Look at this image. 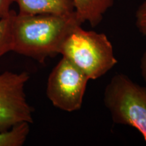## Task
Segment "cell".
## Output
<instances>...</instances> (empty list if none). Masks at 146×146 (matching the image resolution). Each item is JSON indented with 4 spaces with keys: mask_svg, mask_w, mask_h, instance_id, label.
<instances>
[{
    "mask_svg": "<svg viewBox=\"0 0 146 146\" xmlns=\"http://www.w3.org/2000/svg\"><path fill=\"white\" fill-rule=\"evenodd\" d=\"M14 12L12 10L10 16L0 20V58L12 52V16Z\"/></svg>",
    "mask_w": 146,
    "mask_h": 146,
    "instance_id": "9c48e42d",
    "label": "cell"
},
{
    "mask_svg": "<svg viewBox=\"0 0 146 146\" xmlns=\"http://www.w3.org/2000/svg\"><path fill=\"white\" fill-rule=\"evenodd\" d=\"M14 2L15 0H0V20L10 16L11 5Z\"/></svg>",
    "mask_w": 146,
    "mask_h": 146,
    "instance_id": "8fae6325",
    "label": "cell"
},
{
    "mask_svg": "<svg viewBox=\"0 0 146 146\" xmlns=\"http://www.w3.org/2000/svg\"><path fill=\"white\" fill-rule=\"evenodd\" d=\"M76 13L12 16V52L45 63L47 58L60 54L64 40L76 26L82 25Z\"/></svg>",
    "mask_w": 146,
    "mask_h": 146,
    "instance_id": "6da1fadb",
    "label": "cell"
},
{
    "mask_svg": "<svg viewBox=\"0 0 146 146\" xmlns=\"http://www.w3.org/2000/svg\"><path fill=\"white\" fill-rule=\"evenodd\" d=\"M30 124L21 123L8 131L0 133V146H22L30 132Z\"/></svg>",
    "mask_w": 146,
    "mask_h": 146,
    "instance_id": "ba28073f",
    "label": "cell"
},
{
    "mask_svg": "<svg viewBox=\"0 0 146 146\" xmlns=\"http://www.w3.org/2000/svg\"><path fill=\"white\" fill-rule=\"evenodd\" d=\"M135 25L139 31L146 36V0L144 1L136 11Z\"/></svg>",
    "mask_w": 146,
    "mask_h": 146,
    "instance_id": "30bf717a",
    "label": "cell"
},
{
    "mask_svg": "<svg viewBox=\"0 0 146 146\" xmlns=\"http://www.w3.org/2000/svg\"><path fill=\"white\" fill-rule=\"evenodd\" d=\"M139 67L142 78L146 83V51L142 54L141 59H140Z\"/></svg>",
    "mask_w": 146,
    "mask_h": 146,
    "instance_id": "7c38bea8",
    "label": "cell"
},
{
    "mask_svg": "<svg viewBox=\"0 0 146 146\" xmlns=\"http://www.w3.org/2000/svg\"><path fill=\"white\" fill-rule=\"evenodd\" d=\"M60 54L86 74L90 80L105 75L116 64L110 41L104 33L76 26L64 40Z\"/></svg>",
    "mask_w": 146,
    "mask_h": 146,
    "instance_id": "7a4b0ae2",
    "label": "cell"
},
{
    "mask_svg": "<svg viewBox=\"0 0 146 146\" xmlns=\"http://www.w3.org/2000/svg\"><path fill=\"white\" fill-rule=\"evenodd\" d=\"M29 78L27 72L5 71L0 74V133L21 123H33L34 110L25 91Z\"/></svg>",
    "mask_w": 146,
    "mask_h": 146,
    "instance_id": "5b68a950",
    "label": "cell"
},
{
    "mask_svg": "<svg viewBox=\"0 0 146 146\" xmlns=\"http://www.w3.org/2000/svg\"><path fill=\"white\" fill-rule=\"evenodd\" d=\"M22 15L53 14L69 16L75 13L73 0H15Z\"/></svg>",
    "mask_w": 146,
    "mask_h": 146,
    "instance_id": "8992f818",
    "label": "cell"
},
{
    "mask_svg": "<svg viewBox=\"0 0 146 146\" xmlns=\"http://www.w3.org/2000/svg\"><path fill=\"white\" fill-rule=\"evenodd\" d=\"M89 80L83 71L62 57L49 75L47 97L58 109L68 112L79 110Z\"/></svg>",
    "mask_w": 146,
    "mask_h": 146,
    "instance_id": "277c9868",
    "label": "cell"
},
{
    "mask_svg": "<svg viewBox=\"0 0 146 146\" xmlns=\"http://www.w3.org/2000/svg\"><path fill=\"white\" fill-rule=\"evenodd\" d=\"M104 102L115 124L134 127L146 142V87L116 74L106 87Z\"/></svg>",
    "mask_w": 146,
    "mask_h": 146,
    "instance_id": "3957f363",
    "label": "cell"
},
{
    "mask_svg": "<svg viewBox=\"0 0 146 146\" xmlns=\"http://www.w3.org/2000/svg\"><path fill=\"white\" fill-rule=\"evenodd\" d=\"M75 13L82 23L88 22L96 27L103 20L104 15L114 4V0H73Z\"/></svg>",
    "mask_w": 146,
    "mask_h": 146,
    "instance_id": "52a82bcc",
    "label": "cell"
}]
</instances>
